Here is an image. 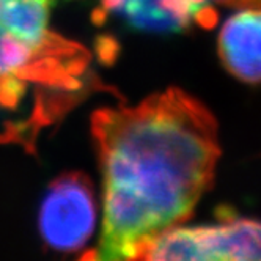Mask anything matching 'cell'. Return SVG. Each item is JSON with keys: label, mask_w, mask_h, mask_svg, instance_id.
Masks as SVG:
<instances>
[{"label": "cell", "mask_w": 261, "mask_h": 261, "mask_svg": "<svg viewBox=\"0 0 261 261\" xmlns=\"http://www.w3.org/2000/svg\"><path fill=\"white\" fill-rule=\"evenodd\" d=\"M102 219L95 259H139L161 233L188 220L213 184L217 121L181 88L91 115Z\"/></svg>", "instance_id": "cell-1"}, {"label": "cell", "mask_w": 261, "mask_h": 261, "mask_svg": "<svg viewBox=\"0 0 261 261\" xmlns=\"http://www.w3.org/2000/svg\"><path fill=\"white\" fill-rule=\"evenodd\" d=\"M54 0H0V109H29L21 143L63 117L91 88L90 52L50 27Z\"/></svg>", "instance_id": "cell-2"}, {"label": "cell", "mask_w": 261, "mask_h": 261, "mask_svg": "<svg viewBox=\"0 0 261 261\" xmlns=\"http://www.w3.org/2000/svg\"><path fill=\"white\" fill-rule=\"evenodd\" d=\"M139 259L261 261V222L236 219L213 225H176L153 239Z\"/></svg>", "instance_id": "cell-3"}, {"label": "cell", "mask_w": 261, "mask_h": 261, "mask_svg": "<svg viewBox=\"0 0 261 261\" xmlns=\"http://www.w3.org/2000/svg\"><path fill=\"white\" fill-rule=\"evenodd\" d=\"M98 223V200L90 178L63 173L43 198L38 227L46 246L59 252H77L93 238Z\"/></svg>", "instance_id": "cell-4"}, {"label": "cell", "mask_w": 261, "mask_h": 261, "mask_svg": "<svg viewBox=\"0 0 261 261\" xmlns=\"http://www.w3.org/2000/svg\"><path fill=\"white\" fill-rule=\"evenodd\" d=\"M216 2L219 0H102L101 10L142 32L176 33L194 25H211Z\"/></svg>", "instance_id": "cell-5"}, {"label": "cell", "mask_w": 261, "mask_h": 261, "mask_svg": "<svg viewBox=\"0 0 261 261\" xmlns=\"http://www.w3.org/2000/svg\"><path fill=\"white\" fill-rule=\"evenodd\" d=\"M220 60L242 82H261V8L244 7L223 22L219 33Z\"/></svg>", "instance_id": "cell-6"}, {"label": "cell", "mask_w": 261, "mask_h": 261, "mask_svg": "<svg viewBox=\"0 0 261 261\" xmlns=\"http://www.w3.org/2000/svg\"><path fill=\"white\" fill-rule=\"evenodd\" d=\"M222 4H228V5H234V7H258L261 8V0H219Z\"/></svg>", "instance_id": "cell-7"}]
</instances>
